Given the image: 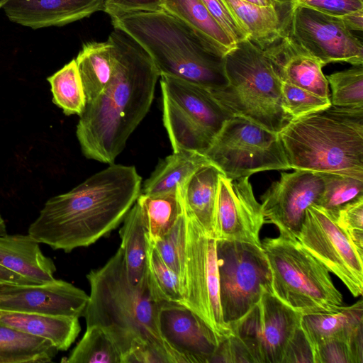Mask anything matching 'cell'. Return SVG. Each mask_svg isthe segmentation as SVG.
Wrapping results in <instances>:
<instances>
[{"label": "cell", "instance_id": "cell-19", "mask_svg": "<svg viewBox=\"0 0 363 363\" xmlns=\"http://www.w3.org/2000/svg\"><path fill=\"white\" fill-rule=\"evenodd\" d=\"M106 0H9V19L33 29L62 26L104 9Z\"/></svg>", "mask_w": 363, "mask_h": 363}, {"label": "cell", "instance_id": "cell-37", "mask_svg": "<svg viewBox=\"0 0 363 363\" xmlns=\"http://www.w3.org/2000/svg\"><path fill=\"white\" fill-rule=\"evenodd\" d=\"M186 219L184 211L169 232L152 243L163 259L182 282L186 260Z\"/></svg>", "mask_w": 363, "mask_h": 363}, {"label": "cell", "instance_id": "cell-26", "mask_svg": "<svg viewBox=\"0 0 363 363\" xmlns=\"http://www.w3.org/2000/svg\"><path fill=\"white\" fill-rule=\"evenodd\" d=\"M210 164L213 163L201 152H173L158 162L141 186L140 194L155 195L177 191L199 169Z\"/></svg>", "mask_w": 363, "mask_h": 363}, {"label": "cell", "instance_id": "cell-36", "mask_svg": "<svg viewBox=\"0 0 363 363\" xmlns=\"http://www.w3.org/2000/svg\"><path fill=\"white\" fill-rule=\"evenodd\" d=\"M325 77L332 90V106L363 110V65Z\"/></svg>", "mask_w": 363, "mask_h": 363}, {"label": "cell", "instance_id": "cell-23", "mask_svg": "<svg viewBox=\"0 0 363 363\" xmlns=\"http://www.w3.org/2000/svg\"><path fill=\"white\" fill-rule=\"evenodd\" d=\"M0 324L45 338L59 351L67 350L81 330L79 318L76 317L1 309Z\"/></svg>", "mask_w": 363, "mask_h": 363}, {"label": "cell", "instance_id": "cell-8", "mask_svg": "<svg viewBox=\"0 0 363 363\" xmlns=\"http://www.w3.org/2000/svg\"><path fill=\"white\" fill-rule=\"evenodd\" d=\"M160 77L163 124L173 152L204 154L230 116L208 89L180 79Z\"/></svg>", "mask_w": 363, "mask_h": 363}, {"label": "cell", "instance_id": "cell-16", "mask_svg": "<svg viewBox=\"0 0 363 363\" xmlns=\"http://www.w3.org/2000/svg\"><path fill=\"white\" fill-rule=\"evenodd\" d=\"M249 177L231 179L219 175L213 227L216 240L262 245L259 233L264 217Z\"/></svg>", "mask_w": 363, "mask_h": 363}, {"label": "cell", "instance_id": "cell-38", "mask_svg": "<svg viewBox=\"0 0 363 363\" xmlns=\"http://www.w3.org/2000/svg\"><path fill=\"white\" fill-rule=\"evenodd\" d=\"M282 108L290 121L325 109L331 105L324 98L300 86L281 82Z\"/></svg>", "mask_w": 363, "mask_h": 363}, {"label": "cell", "instance_id": "cell-29", "mask_svg": "<svg viewBox=\"0 0 363 363\" xmlns=\"http://www.w3.org/2000/svg\"><path fill=\"white\" fill-rule=\"evenodd\" d=\"M119 233L128 280L137 286L146 274L147 239L141 209L136 201L124 218Z\"/></svg>", "mask_w": 363, "mask_h": 363}, {"label": "cell", "instance_id": "cell-40", "mask_svg": "<svg viewBox=\"0 0 363 363\" xmlns=\"http://www.w3.org/2000/svg\"><path fill=\"white\" fill-rule=\"evenodd\" d=\"M314 363H354L348 340L333 338L314 347Z\"/></svg>", "mask_w": 363, "mask_h": 363}, {"label": "cell", "instance_id": "cell-46", "mask_svg": "<svg viewBox=\"0 0 363 363\" xmlns=\"http://www.w3.org/2000/svg\"><path fill=\"white\" fill-rule=\"evenodd\" d=\"M345 26L350 31H360L363 30V10L357 11L342 17H340Z\"/></svg>", "mask_w": 363, "mask_h": 363}, {"label": "cell", "instance_id": "cell-48", "mask_svg": "<svg viewBox=\"0 0 363 363\" xmlns=\"http://www.w3.org/2000/svg\"><path fill=\"white\" fill-rule=\"evenodd\" d=\"M6 233V226L4 220L0 215V235H3Z\"/></svg>", "mask_w": 363, "mask_h": 363}, {"label": "cell", "instance_id": "cell-7", "mask_svg": "<svg viewBox=\"0 0 363 363\" xmlns=\"http://www.w3.org/2000/svg\"><path fill=\"white\" fill-rule=\"evenodd\" d=\"M271 272V291L300 313L328 312L342 306L329 270L296 238L279 235L261 240Z\"/></svg>", "mask_w": 363, "mask_h": 363}, {"label": "cell", "instance_id": "cell-17", "mask_svg": "<svg viewBox=\"0 0 363 363\" xmlns=\"http://www.w3.org/2000/svg\"><path fill=\"white\" fill-rule=\"evenodd\" d=\"M89 295L69 282L53 281L28 285L0 286V309L79 318Z\"/></svg>", "mask_w": 363, "mask_h": 363}, {"label": "cell", "instance_id": "cell-3", "mask_svg": "<svg viewBox=\"0 0 363 363\" xmlns=\"http://www.w3.org/2000/svg\"><path fill=\"white\" fill-rule=\"evenodd\" d=\"M86 277L90 285L83 314L86 327L102 329L118 349L121 360L133 350L150 345L167 352L174 363L186 362L160 335L157 324L160 302L152 292L147 274L140 284L130 283L121 247Z\"/></svg>", "mask_w": 363, "mask_h": 363}, {"label": "cell", "instance_id": "cell-14", "mask_svg": "<svg viewBox=\"0 0 363 363\" xmlns=\"http://www.w3.org/2000/svg\"><path fill=\"white\" fill-rule=\"evenodd\" d=\"M301 315L268 288L251 310L230 328L245 345L254 362L281 363L287 343L300 325Z\"/></svg>", "mask_w": 363, "mask_h": 363}, {"label": "cell", "instance_id": "cell-30", "mask_svg": "<svg viewBox=\"0 0 363 363\" xmlns=\"http://www.w3.org/2000/svg\"><path fill=\"white\" fill-rule=\"evenodd\" d=\"M58 351L45 338L0 324V363L50 362Z\"/></svg>", "mask_w": 363, "mask_h": 363}, {"label": "cell", "instance_id": "cell-42", "mask_svg": "<svg viewBox=\"0 0 363 363\" xmlns=\"http://www.w3.org/2000/svg\"><path fill=\"white\" fill-rule=\"evenodd\" d=\"M281 363H314V350L299 325L286 347Z\"/></svg>", "mask_w": 363, "mask_h": 363}, {"label": "cell", "instance_id": "cell-12", "mask_svg": "<svg viewBox=\"0 0 363 363\" xmlns=\"http://www.w3.org/2000/svg\"><path fill=\"white\" fill-rule=\"evenodd\" d=\"M301 244L335 274L354 297L363 292V250L337 224L335 216L312 205L297 237Z\"/></svg>", "mask_w": 363, "mask_h": 363}, {"label": "cell", "instance_id": "cell-24", "mask_svg": "<svg viewBox=\"0 0 363 363\" xmlns=\"http://www.w3.org/2000/svg\"><path fill=\"white\" fill-rule=\"evenodd\" d=\"M222 172L214 164L199 169L179 189L185 216L194 219L207 233L213 235L218 178Z\"/></svg>", "mask_w": 363, "mask_h": 363}, {"label": "cell", "instance_id": "cell-27", "mask_svg": "<svg viewBox=\"0 0 363 363\" xmlns=\"http://www.w3.org/2000/svg\"><path fill=\"white\" fill-rule=\"evenodd\" d=\"M162 9L193 29L220 55L224 57L235 46L201 0H162Z\"/></svg>", "mask_w": 363, "mask_h": 363}, {"label": "cell", "instance_id": "cell-21", "mask_svg": "<svg viewBox=\"0 0 363 363\" xmlns=\"http://www.w3.org/2000/svg\"><path fill=\"white\" fill-rule=\"evenodd\" d=\"M247 33L249 40L264 50L285 34L294 0H277L270 6H259L245 0H223Z\"/></svg>", "mask_w": 363, "mask_h": 363}, {"label": "cell", "instance_id": "cell-41", "mask_svg": "<svg viewBox=\"0 0 363 363\" xmlns=\"http://www.w3.org/2000/svg\"><path fill=\"white\" fill-rule=\"evenodd\" d=\"M201 1L235 43L249 39L247 33L233 15L223 0Z\"/></svg>", "mask_w": 363, "mask_h": 363}, {"label": "cell", "instance_id": "cell-35", "mask_svg": "<svg viewBox=\"0 0 363 363\" xmlns=\"http://www.w3.org/2000/svg\"><path fill=\"white\" fill-rule=\"evenodd\" d=\"M323 189L316 206L336 216L343 206L363 198V180L335 173H318Z\"/></svg>", "mask_w": 363, "mask_h": 363}, {"label": "cell", "instance_id": "cell-11", "mask_svg": "<svg viewBox=\"0 0 363 363\" xmlns=\"http://www.w3.org/2000/svg\"><path fill=\"white\" fill-rule=\"evenodd\" d=\"M186 219L182 305L200 317L223 340L231 334V330L223 320L220 302L216 239L192 218L186 216Z\"/></svg>", "mask_w": 363, "mask_h": 363}, {"label": "cell", "instance_id": "cell-31", "mask_svg": "<svg viewBox=\"0 0 363 363\" xmlns=\"http://www.w3.org/2000/svg\"><path fill=\"white\" fill-rule=\"evenodd\" d=\"M136 202L141 209L147 239L152 243L167 234L184 213L179 189L161 194H140Z\"/></svg>", "mask_w": 363, "mask_h": 363}, {"label": "cell", "instance_id": "cell-39", "mask_svg": "<svg viewBox=\"0 0 363 363\" xmlns=\"http://www.w3.org/2000/svg\"><path fill=\"white\" fill-rule=\"evenodd\" d=\"M335 218L353 242L363 250V198L343 206Z\"/></svg>", "mask_w": 363, "mask_h": 363}, {"label": "cell", "instance_id": "cell-5", "mask_svg": "<svg viewBox=\"0 0 363 363\" xmlns=\"http://www.w3.org/2000/svg\"><path fill=\"white\" fill-rule=\"evenodd\" d=\"M278 134L290 169L363 180V110L330 105L290 121Z\"/></svg>", "mask_w": 363, "mask_h": 363}, {"label": "cell", "instance_id": "cell-34", "mask_svg": "<svg viewBox=\"0 0 363 363\" xmlns=\"http://www.w3.org/2000/svg\"><path fill=\"white\" fill-rule=\"evenodd\" d=\"M146 274L152 292L159 302L182 304L180 280L147 240Z\"/></svg>", "mask_w": 363, "mask_h": 363}, {"label": "cell", "instance_id": "cell-20", "mask_svg": "<svg viewBox=\"0 0 363 363\" xmlns=\"http://www.w3.org/2000/svg\"><path fill=\"white\" fill-rule=\"evenodd\" d=\"M281 82H287L324 97L330 98L329 84L315 57L302 51L284 35L264 49Z\"/></svg>", "mask_w": 363, "mask_h": 363}, {"label": "cell", "instance_id": "cell-4", "mask_svg": "<svg viewBox=\"0 0 363 363\" xmlns=\"http://www.w3.org/2000/svg\"><path fill=\"white\" fill-rule=\"evenodd\" d=\"M110 17L114 28L125 33L145 50L160 76L209 89L227 84L224 57L166 11L128 12Z\"/></svg>", "mask_w": 363, "mask_h": 363}, {"label": "cell", "instance_id": "cell-32", "mask_svg": "<svg viewBox=\"0 0 363 363\" xmlns=\"http://www.w3.org/2000/svg\"><path fill=\"white\" fill-rule=\"evenodd\" d=\"M53 103L67 115H78L84 111L86 99L75 60L48 77Z\"/></svg>", "mask_w": 363, "mask_h": 363}, {"label": "cell", "instance_id": "cell-50", "mask_svg": "<svg viewBox=\"0 0 363 363\" xmlns=\"http://www.w3.org/2000/svg\"><path fill=\"white\" fill-rule=\"evenodd\" d=\"M269 2L274 3L276 0H268Z\"/></svg>", "mask_w": 363, "mask_h": 363}, {"label": "cell", "instance_id": "cell-28", "mask_svg": "<svg viewBox=\"0 0 363 363\" xmlns=\"http://www.w3.org/2000/svg\"><path fill=\"white\" fill-rule=\"evenodd\" d=\"M86 102L97 97L108 85L113 69V46L105 42H87L74 59Z\"/></svg>", "mask_w": 363, "mask_h": 363}, {"label": "cell", "instance_id": "cell-9", "mask_svg": "<svg viewBox=\"0 0 363 363\" xmlns=\"http://www.w3.org/2000/svg\"><path fill=\"white\" fill-rule=\"evenodd\" d=\"M228 179L291 169L278 133L241 117H230L204 152Z\"/></svg>", "mask_w": 363, "mask_h": 363}, {"label": "cell", "instance_id": "cell-18", "mask_svg": "<svg viewBox=\"0 0 363 363\" xmlns=\"http://www.w3.org/2000/svg\"><path fill=\"white\" fill-rule=\"evenodd\" d=\"M157 324L164 342L186 362L209 363L222 340L200 317L180 303L160 302Z\"/></svg>", "mask_w": 363, "mask_h": 363}, {"label": "cell", "instance_id": "cell-33", "mask_svg": "<svg viewBox=\"0 0 363 363\" xmlns=\"http://www.w3.org/2000/svg\"><path fill=\"white\" fill-rule=\"evenodd\" d=\"M67 363H121L118 349L97 326L86 327L83 337L65 360Z\"/></svg>", "mask_w": 363, "mask_h": 363}, {"label": "cell", "instance_id": "cell-45", "mask_svg": "<svg viewBox=\"0 0 363 363\" xmlns=\"http://www.w3.org/2000/svg\"><path fill=\"white\" fill-rule=\"evenodd\" d=\"M38 284L0 265V286Z\"/></svg>", "mask_w": 363, "mask_h": 363}, {"label": "cell", "instance_id": "cell-15", "mask_svg": "<svg viewBox=\"0 0 363 363\" xmlns=\"http://www.w3.org/2000/svg\"><path fill=\"white\" fill-rule=\"evenodd\" d=\"M323 189L318 173L300 169L281 173L261 196L265 223L275 225L279 235L297 239L306 209L318 204Z\"/></svg>", "mask_w": 363, "mask_h": 363}, {"label": "cell", "instance_id": "cell-1", "mask_svg": "<svg viewBox=\"0 0 363 363\" xmlns=\"http://www.w3.org/2000/svg\"><path fill=\"white\" fill-rule=\"evenodd\" d=\"M108 40L113 53L111 78L86 102L76 135L86 158L111 164L148 113L160 75L149 54L125 33L114 28Z\"/></svg>", "mask_w": 363, "mask_h": 363}, {"label": "cell", "instance_id": "cell-43", "mask_svg": "<svg viewBox=\"0 0 363 363\" xmlns=\"http://www.w3.org/2000/svg\"><path fill=\"white\" fill-rule=\"evenodd\" d=\"M296 4L308 6L321 13L342 17L363 10V0H294Z\"/></svg>", "mask_w": 363, "mask_h": 363}, {"label": "cell", "instance_id": "cell-47", "mask_svg": "<svg viewBox=\"0 0 363 363\" xmlns=\"http://www.w3.org/2000/svg\"><path fill=\"white\" fill-rule=\"evenodd\" d=\"M245 1L252 3L254 4L259 5V6H270V5L274 4L277 0L274 3L269 2L268 0H245Z\"/></svg>", "mask_w": 363, "mask_h": 363}, {"label": "cell", "instance_id": "cell-25", "mask_svg": "<svg viewBox=\"0 0 363 363\" xmlns=\"http://www.w3.org/2000/svg\"><path fill=\"white\" fill-rule=\"evenodd\" d=\"M300 325L313 348L329 339L342 338L349 341L363 328L362 300L331 311L302 314Z\"/></svg>", "mask_w": 363, "mask_h": 363}, {"label": "cell", "instance_id": "cell-2", "mask_svg": "<svg viewBox=\"0 0 363 363\" xmlns=\"http://www.w3.org/2000/svg\"><path fill=\"white\" fill-rule=\"evenodd\" d=\"M141 183L134 166L111 164L48 199L28 234L65 252L88 247L123 222L140 194Z\"/></svg>", "mask_w": 363, "mask_h": 363}, {"label": "cell", "instance_id": "cell-49", "mask_svg": "<svg viewBox=\"0 0 363 363\" xmlns=\"http://www.w3.org/2000/svg\"><path fill=\"white\" fill-rule=\"evenodd\" d=\"M8 1L9 0H0V8H2Z\"/></svg>", "mask_w": 363, "mask_h": 363}, {"label": "cell", "instance_id": "cell-13", "mask_svg": "<svg viewBox=\"0 0 363 363\" xmlns=\"http://www.w3.org/2000/svg\"><path fill=\"white\" fill-rule=\"evenodd\" d=\"M284 35L296 48L325 66L345 62L363 65V43L346 28L340 17L330 16L295 3Z\"/></svg>", "mask_w": 363, "mask_h": 363}, {"label": "cell", "instance_id": "cell-44", "mask_svg": "<svg viewBox=\"0 0 363 363\" xmlns=\"http://www.w3.org/2000/svg\"><path fill=\"white\" fill-rule=\"evenodd\" d=\"M162 0H106L104 11L110 16L162 9Z\"/></svg>", "mask_w": 363, "mask_h": 363}, {"label": "cell", "instance_id": "cell-10", "mask_svg": "<svg viewBox=\"0 0 363 363\" xmlns=\"http://www.w3.org/2000/svg\"><path fill=\"white\" fill-rule=\"evenodd\" d=\"M216 254L222 314L230 328L271 289V272L262 245L216 240Z\"/></svg>", "mask_w": 363, "mask_h": 363}, {"label": "cell", "instance_id": "cell-6", "mask_svg": "<svg viewBox=\"0 0 363 363\" xmlns=\"http://www.w3.org/2000/svg\"><path fill=\"white\" fill-rule=\"evenodd\" d=\"M227 84L208 89L230 117H241L279 133L290 121L281 103V81L264 50L249 39L224 56Z\"/></svg>", "mask_w": 363, "mask_h": 363}, {"label": "cell", "instance_id": "cell-22", "mask_svg": "<svg viewBox=\"0 0 363 363\" xmlns=\"http://www.w3.org/2000/svg\"><path fill=\"white\" fill-rule=\"evenodd\" d=\"M30 235H0V265L35 284L53 281L56 267Z\"/></svg>", "mask_w": 363, "mask_h": 363}]
</instances>
